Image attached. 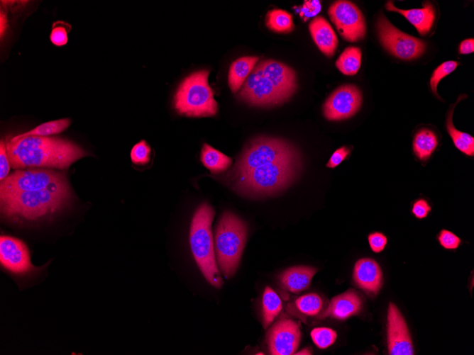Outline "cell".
<instances>
[{"instance_id": "cell-1", "label": "cell", "mask_w": 474, "mask_h": 355, "mask_svg": "<svg viewBox=\"0 0 474 355\" xmlns=\"http://www.w3.org/2000/svg\"><path fill=\"white\" fill-rule=\"evenodd\" d=\"M13 169L45 167L65 169L88 153L76 143L62 137H13L6 143Z\"/></svg>"}, {"instance_id": "cell-2", "label": "cell", "mask_w": 474, "mask_h": 355, "mask_svg": "<svg viewBox=\"0 0 474 355\" xmlns=\"http://www.w3.org/2000/svg\"><path fill=\"white\" fill-rule=\"evenodd\" d=\"M70 198L67 181L40 190L0 193L1 212L9 220H37L60 211Z\"/></svg>"}, {"instance_id": "cell-3", "label": "cell", "mask_w": 474, "mask_h": 355, "mask_svg": "<svg viewBox=\"0 0 474 355\" xmlns=\"http://www.w3.org/2000/svg\"><path fill=\"white\" fill-rule=\"evenodd\" d=\"M302 171L299 152L230 179L239 193L250 198L277 195L289 188Z\"/></svg>"}, {"instance_id": "cell-4", "label": "cell", "mask_w": 474, "mask_h": 355, "mask_svg": "<svg viewBox=\"0 0 474 355\" xmlns=\"http://www.w3.org/2000/svg\"><path fill=\"white\" fill-rule=\"evenodd\" d=\"M214 214V210L207 203L198 207L191 223L189 242L194 258L206 280L220 288L223 279L216 261L211 228Z\"/></svg>"}, {"instance_id": "cell-5", "label": "cell", "mask_w": 474, "mask_h": 355, "mask_svg": "<svg viewBox=\"0 0 474 355\" xmlns=\"http://www.w3.org/2000/svg\"><path fill=\"white\" fill-rule=\"evenodd\" d=\"M248 233L246 223L230 211L219 218L215 230L217 264L225 278L232 277L238 266Z\"/></svg>"}, {"instance_id": "cell-6", "label": "cell", "mask_w": 474, "mask_h": 355, "mask_svg": "<svg viewBox=\"0 0 474 355\" xmlns=\"http://www.w3.org/2000/svg\"><path fill=\"white\" fill-rule=\"evenodd\" d=\"M209 71H196L185 77L174 96V106L181 115L189 117L214 115L218 110L214 92L208 83Z\"/></svg>"}, {"instance_id": "cell-7", "label": "cell", "mask_w": 474, "mask_h": 355, "mask_svg": "<svg viewBox=\"0 0 474 355\" xmlns=\"http://www.w3.org/2000/svg\"><path fill=\"white\" fill-rule=\"evenodd\" d=\"M298 152L294 145L284 139L267 136L257 137L246 145L230 171L229 178Z\"/></svg>"}, {"instance_id": "cell-8", "label": "cell", "mask_w": 474, "mask_h": 355, "mask_svg": "<svg viewBox=\"0 0 474 355\" xmlns=\"http://www.w3.org/2000/svg\"><path fill=\"white\" fill-rule=\"evenodd\" d=\"M377 30L380 43L394 56L405 60L419 57L426 50V43L402 32L381 14L377 19Z\"/></svg>"}, {"instance_id": "cell-9", "label": "cell", "mask_w": 474, "mask_h": 355, "mask_svg": "<svg viewBox=\"0 0 474 355\" xmlns=\"http://www.w3.org/2000/svg\"><path fill=\"white\" fill-rule=\"evenodd\" d=\"M65 181V174L53 169H18L1 181L0 193L40 190Z\"/></svg>"}, {"instance_id": "cell-10", "label": "cell", "mask_w": 474, "mask_h": 355, "mask_svg": "<svg viewBox=\"0 0 474 355\" xmlns=\"http://www.w3.org/2000/svg\"><path fill=\"white\" fill-rule=\"evenodd\" d=\"M243 101L251 106L270 107L286 102L271 81L256 64L243 84L238 95Z\"/></svg>"}, {"instance_id": "cell-11", "label": "cell", "mask_w": 474, "mask_h": 355, "mask_svg": "<svg viewBox=\"0 0 474 355\" xmlns=\"http://www.w3.org/2000/svg\"><path fill=\"white\" fill-rule=\"evenodd\" d=\"M329 17L341 37L349 42L364 38L366 31L364 16L351 1H336L329 9Z\"/></svg>"}, {"instance_id": "cell-12", "label": "cell", "mask_w": 474, "mask_h": 355, "mask_svg": "<svg viewBox=\"0 0 474 355\" xmlns=\"http://www.w3.org/2000/svg\"><path fill=\"white\" fill-rule=\"evenodd\" d=\"M0 262L9 273L21 277L38 274L43 268L33 265L28 249L22 240L9 235L0 237Z\"/></svg>"}, {"instance_id": "cell-13", "label": "cell", "mask_w": 474, "mask_h": 355, "mask_svg": "<svg viewBox=\"0 0 474 355\" xmlns=\"http://www.w3.org/2000/svg\"><path fill=\"white\" fill-rule=\"evenodd\" d=\"M362 101V93L356 86L342 85L333 91L324 102V115L329 120L349 118L360 110Z\"/></svg>"}, {"instance_id": "cell-14", "label": "cell", "mask_w": 474, "mask_h": 355, "mask_svg": "<svg viewBox=\"0 0 474 355\" xmlns=\"http://www.w3.org/2000/svg\"><path fill=\"white\" fill-rule=\"evenodd\" d=\"M301 339L299 324L288 317H281L268 330L266 342L273 355H290L296 352Z\"/></svg>"}, {"instance_id": "cell-15", "label": "cell", "mask_w": 474, "mask_h": 355, "mask_svg": "<svg viewBox=\"0 0 474 355\" xmlns=\"http://www.w3.org/2000/svg\"><path fill=\"white\" fill-rule=\"evenodd\" d=\"M387 320L389 354H414L412 341L406 321L397 307L392 303H389Z\"/></svg>"}, {"instance_id": "cell-16", "label": "cell", "mask_w": 474, "mask_h": 355, "mask_svg": "<svg viewBox=\"0 0 474 355\" xmlns=\"http://www.w3.org/2000/svg\"><path fill=\"white\" fill-rule=\"evenodd\" d=\"M258 64L263 74L287 101L295 93L297 86L294 70L282 62L272 60H261Z\"/></svg>"}, {"instance_id": "cell-17", "label": "cell", "mask_w": 474, "mask_h": 355, "mask_svg": "<svg viewBox=\"0 0 474 355\" xmlns=\"http://www.w3.org/2000/svg\"><path fill=\"white\" fill-rule=\"evenodd\" d=\"M353 279L357 287L367 293L376 295L382 285V273L373 259L362 258L354 266Z\"/></svg>"}, {"instance_id": "cell-18", "label": "cell", "mask_w": 474, "mask_h": 355, "mask_svg": "<svg viewBox=\"0 0 474 355\" xmlns=\"http://www.w3.org/2000/svg\"><path fill=\"white\" fill-rule=\"evenodd\" d=\"M362 306L363 300L359 294L355 290L349 289L334 297L319 319L330 317L344 320L357 315L361 310Z\"/></svg>"}, {"instance_id": "cell-19", "label": "cell", "mask_w": 474, "mask_h": 355, "mask_svg": "<svg viewBox=\"0 0 474 355\" xmlns=\"http://www.w3.org/2000/svg\"><path fill=\"white\" fill-rule=\"evenodd\" d=\"M317 269L307 266H294L284 270L278 279L282 287L292 293L298 294L307 289Z\"/></svg>"}, {"instance_id": "cell-20", "label": "cell", "mask_w": 474, "mask_h": 355, "mask_svg": "<svg viewBox=\"0 0 474 355\" xmlns=\"http://www.w3.org/2000/svg\"><path fill=\"white\" fill-rule=\"evenodd\" d=\"M311 35L319 49L327 57L335 53L338 39L331 26L325 18L316 16L309 26Z\"/></svg>"}, {"instance_id": "cell-21", "label": "cell", "mask_w": 474, "mask_h": 355, "mask_svg": "<svg viewBox=\"0 0 474 355\" xmlns=\"http://www.w3.org/2000/svg\"><path fill=\"white\" fill-rule=\"evenodd\" d=\"M386 9L403 15L417 30L421 35L428 33L435 19V9L429 2L423 3L421 9L402 10L395 7L392 1L386 4Z\"/></svg>"}, {"instance_id": "cell-22", "label": "cell", "mask_w": 474, "mask_h": 355, "mask_svg": "<svg viewBox=\"0 0 474 355\" xmlns=\"http://www.w3.org/2000/svg\"><path fill=\"white\" fill-rule=\"evenodd\" d=\"M258 60V57L246 56L233 62L228 72V85L233 93L235 94L240 89Z\"/></svg>"}, {"instance_id": "cell-23", "label": "cell", "mask_w": 474, "mask_h": 355, "mask_svg": "<svg viewBox=\"0 0 474 355\" xmlns=\"http://www.w3.org/2000/svg\"><path fill=\"white\" fill-rule=\"evenodd\" d=\"M438 143V137L434 131L427 128H421L414 136L413 152L419 160L426 161L435 151Z\"/></svg>"}, {"instance_id": "cell-24", "label": "cell", "mask_w": 474, "mask_h": 355, "mask_svg": "<svg viewBox=\"0 0 474 355\" xmlns=\"http://www.w3.org/2000/svg\"><path fill=\"white\" fill-rule=\"evenodd\" d=\"M201 161L211 173L226 171L231 164L232 159L211 146L204 143L201 151Z\"/></svg>"}, {"instance_id": "cell-25", "label": "cell", "mask_w": 474, "mask_h": 355, "mask_svg": "<svg viewBox=\"0 0 474 355\" xmlns=\"http://www.w3.org/2000/svg\"><path fill=\"white\" fill-rule=\"evenodd\" d=\"M282 309V301L276 292L267 286L262 298L263 325L265 329L274 321Z\"/></svg>"}, {"instance_id": "cell-26", "label": "cell", "mask_w": 474, "mask_h": 355, "mask_svg": "<svg viewBox=\"0 0 474 355\" xmlns=\"http://www.w3.org/2000/svg\"><path fill=\"white\" fill-rule=\"evenodd\" d=\"M323 307L320 295L311 293L297 298L292 303L290 309L299 315L313 317L319 314Z\"/></svg>"}, {"instance_id": "cell-27", "label": "cell", "mask_w": 474, "mask_h": 355, "mask_svg": "<svg viewBox=\"0 0 474 355\" xmlns=\"http://www.w3.org/2000/svg\"><path fill=\"white\" fill-rule=\"evenodd\" d=\"M455 105L448 112L446 118V129L455 146L468 156L474 155V138L470 135L457 130L452 121V115Z\"/></svg>"}, {"instance_id": "cell-28", "label": "cell", "mask_w": 474, "mask_h": 355, "mask_svg": "<svg viewBox=\"0 0 474 355\" xmlns=\"http://www.w3.org/2000/svg\"><path fill=\"white\" fill-rule=\"evenodd\" d=\"M361 64V50L358 47H346L336 62L337 68L343 74L355 75L359 70Z\"/></svg>"}, {"instance_id": "cell-29", "label": "cell", "mask_w": 474, "mask_h": 355, "mask_svg": "<svg viewBox=\"0 0 474 355\" xmlns=\"http://www.w3.org/2000/svg\"><path fill=\"white\" fill-rule=\"evenodd\" d=\"M265 24L270 30L276 33H288L294 28L292 16L286 11L277 9L268 12Z\"/></svg>"}, {"instance_id": "cell-30", "label": "cell", "mask_w": 474, "mask_h": 355, "mask_svg": "<svg viewBox=\"0 0 474 355\" xmlns=\"http://www.w3.org/2000/svg\"><path fill=\"white\" fill-rule=\"evenodd\" d=\"M71 123L69 118H62L55 120L48 121L42 123L35 128L19 134L16 137H22L26 136H48L50 135L60 133L66 130Z\"/></svg>"}, {"instance_id": "cell-31", "label": "cell", "mask_w": 474, "mask_h": 355, "mask_svg": "<svg viewBox=\"0 0 474 355\" xmlns=\"http://www.w3.org/2000/svg\"><path fill=\"white\" fill-rule=\"evenodd\" d=\"M312 339L320 349H326L332 345L337 337L335 330L329 327H316L311 331Z\"/></svg>"}, {"instance_id": "cell-32", "label": "cell", "mask_w": 474, "mask_h": 355, "mask_svg": "<svg viewBox=\"0 0 474 355\" xmlns=\"http://www.w3.org/2000/svg\"><path fill=\"white\" fill-rule=\"evenodd\" d=\"M458 64V62L455 61H447L435 69L430 79V86L431 89L436 96L439 82L441 79L452 72L456 68Z\"/></svg>"}, {"instance_id": "cell-33", "label": "cell", "mask_w": 474, "mask_h": 355, "mask_svg": "<svg viewBox=\"0 0 474 355\" xmlns=\"http://www.w3.org/2000/svg\"><path fill=\"white\" fill-rule=\"evenodd\" d=\"M151 149L145 140L136 144L131 152L132 162L138 165H145L150 159Z\"/></svg>"}, {"instance_id": "cell-34", "label": "cell", "mask_w": 474, "mask_h": 355, "mask_svg": "<svg viewBox=\"0 0 474 355\" xmlns=\"http://www.w3.org/2000/svg\"><path fill=\"white\" fill-rule=\"evenodd\" d=\"M67 27H70V24L63 21H57L53 23L50 35L53 44L56 46H62L67 43V33L70 30L67 29Z\"/></svg>"}, {"instance_id": "cell-35", "label": "cell", "mask_w": 474, "mask_h": 355, "mask_svg": "<svg viewBox=\"0 0 474 355\" xmlns=\"http://www.w3.org/2000/svg\"><path fill=\"white\" fill-rule=\"evenodd\" d=\"M438 240L440 244L446 249H456L461 242V239L457 235L447 230L440 231Z\"/></svg>"}, {"instance_id": "cell-36", "label": "cell", "mask_w": 474, "mask_h": 355, "mask_svg": "<svg viewBox=\"0 0 474 355\" xmlns=\"http://www.w3.org/2000/svg\"><path fill=\"white\" fill-rule=\"evenodd\" d=\"M368 239L372 251L375 253L383 251L387 242L386 236L378 232L370 233Z\"/></svg>"}, {"instance_id": "cell-37", "label": "cell", "mask_w": 474, "mask_h": 355, "mask_svg": "<svg viewBox=\"0 0 474 355\" xmlns=\"http://www.w3.org/2000/svg\"><path fill=\"white\" fill-rule=\"evenodd\" d=\"M319 1H305L299 12L300 16L305 21L316 16L321 11Z\"/></svg>"}, {"instance_id": "cell-38", "label": "cell", "mask_w": 474, "mask_h": 355, "mask_svg": "<svg viewBox=\"0 0 474 355\" xmlns=\"http://www.w3.org/2000/svg\"><path fill=\"white\" fill-rule=\"evenodd\" d=\"M10 160L8 156L6 143L0 142V179L2 181L8 176L10 170Z\"/></svg>"}, {"instance_id": "cell-39", "label": "cell", "mask_w": 474, "mask_h": 355, "mask_svg": "<svg viewBox=\"0 0 474 355\" xmlns=\"http://www.w3.org/2000/svg\"><path fill=\"white\" fill-rule=\"evenodd\" d=\"M431 208L429 203L423 198L416 200L412 208V214L418 219H422L429 215Z\"/></svg>"}, {"instance_id": "cell-40", "label": "cell", "mask_w": 474, "mask_h": 355, "mask_svg": "<svg viewBox=\"0 0 474 355\" xmlns=\"http://www.w3.org/2000/svg\"><path fill=\"white\" fill-rule=\"evenodd\" d=\"M351 150L346 146H342L340 148H338L331 156L329 162L326 164V167L329 168H335L339 165L351 152Z\"/></svg>"}, {"instance_id": "cell-41", "label": "cell", "mask_w": 474, "mask_h": 355, "mask_svg": "<svg viewBox=\"0 0 474 355\" xmlns=\"http://www.w3.org/2000/svg\"><path fill=\"white\" fill-rule=\"evenodd\" d=\"M459 51L461 54H469L473 52L474 40L470 38L462 41L460 45Z\"/></svg>"}, {"instance_id": "cell-42", "label": "cell", "mask_w": 474, "mask_h": 355, "mask_svg": "<svg viewBox=\"0 0 474 355\" xmlns=\"http://www.w3.org/2000/svg\"><path fill=\"white\" fill-rule=\"evenodd\" d=\"M8 26V20H7V16L5 12H4L2 10L0 11V35L1 38L3 37L4 34L5 33L6 30V28Z\"/></svg>"}, {"instance_id": "cell-43", "label": "cell", "mask_w": 474, "mask_h": 355, "mask_svg": "<svg viewBox=\"0 0 474 355\" xmlns=\"http://www.w3.org/2000/svg\"><path fill=\"white\" fill-rule=\"evenodd\" d=\"M294 354H312V351L308 348H305Z\"/></svg>"}]
</instances>
